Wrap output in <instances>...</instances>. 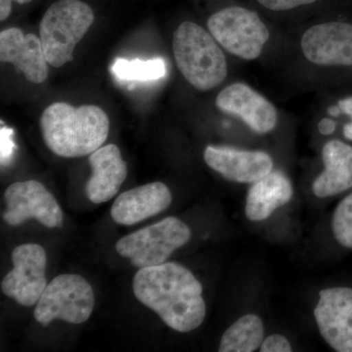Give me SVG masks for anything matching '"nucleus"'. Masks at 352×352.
I'll use <instances>...</instances> for the list:
<instances>
[{"label": "nucleus", "instance_id": "24", "mask_svg": "<svg viewBox=\"0 0 352 352\" xmlns=\"http://www.w3.org/2000/svg\"><path fill=\"white\" fill-rule=\"evenodd\" d=\"M12 131L6 127L1 129V161L2 164L6 163L12 155L13 142L11 139Z\"/></svg>", "mask_w": 352, "mask_h": 352}, {"label": "nucleus", "instance_id": "15", "mask_svg": "<svg viewBox=\"0 0 352 352\" xmlns=\"http://www.w3.org/2000/svg\"><path fill=\"white\" fill-rule=\"evenodd\" d=\"M171 193L162 182H153L124 192L113 201L111 215L116 223L133 226L170 207Z\"/></svg>", "mask_w": 352, "mask_h": 352}, {"label": "nucleus", "instance_id": "23", "mask_svg": "<svg viewBox=\"0 0 352 352\" xmlns=\"http://www.w3.org/2000/svg\"><path fill=\"white\" fill-rule=\"evenodd\" d=\"M291 344L284 336L275 333L263 340L261 346V352H291Z\"/></svg>", "mask_w": 352, "mask_h": 352}, {"label": "nucleus", "instance_id": "2", "mask_svg": "<svg viewBox=\"0 0 352 352\" xmlns=\"http://www.w3.org/2000/svg\"><path fill=\"white\" fill-rule=\"evenodd\" d=\"M41 133L51 152L63 157L92 154L107 140L110 120L94 105L73 107L63 102L51 104L41 118Z\"/></svg>", "mask_w": 352, "mask_h": 352}, {"label": "nucleus", "instance_id": "7", "mask_svg": "<svg viewBox=\"0 0 352 352\" xmlns=\"http://www.w3.org/2000/svg\"><path fill=\"white\" fill-rule=\"evenodd\" d=\"M94 294L85 278L76 274H62L46 286L34 309V318L41 325L54 320L82 324L94 309Z\"/></svg>", "mask_w": 352, "mask_h": 352}, {"label": "nucleus", "instance_id": "8", "mask_svg": "<svg viewBox=\"0 0 352 352\" xmlns=\"http://www.w3.org/2000/svg\"><path fill=\"white\" fill-rule=\"evenodd\" d=\"M7 210L3 214L8 226H18L34 219L39 223L56 228L63 223L64 214L54 196L36 180L16 182L4 193Z\"/></svg>", "mask_w": 352, "mask_h": 352}, {"label": "nucleus", "instance_id": "28", "mask_svg": "<svg viewBox=\"0 0 352 352\" xmlns=\"http://www.w3.org/2000/svg\"><path fill=\"white\" fill-rule=\"evenodd\" d=\"M344 138L352 141V122L347 124L344 127Z\"/></svg>", "mask_w": 352, "mask_h": 352}, {"label": "nucleus", "instance_id": "26", "mask_svg": "<svg viewBox=\"0 0 352 352\" xmlns=\"http://www.w3.org/2000/svg\"><path fill=\"white\" fill-rule=\"evenodd\" d=\"M318 129L323 135H331L336 131V122L330 119L321 120L318 124Z\"/></svg>", "mask_w": 352, "mask_h": 352}, {"label": "nucleus", "instance_id": "21", "mask_svg": "<svg viewBox=\"0 0 352 352\" xmlns=\"http://www.w3.org/2000/svg\"><path fill=\"white\" fill-rule=\"evenodd\" d=\"M332 228L336 240L344 247L352 249V193L336 208Z\"/></svg>", "mask_w": 352, "mask_h": 352}, {"label": "nucleus", "instance_id": "22", "mask_svg": "<svg viewBox=\"0 0 352 352\" xmlns=\"http://www.w3.org/2000/svg\"><path fill=\"white\" fill-rule=\"evenodd\" d=\"M261 6L273 11H286L298 7L308 6L316 0H258Z\"/></svg>", "mask_w": 352, "mask_h": 352}, {"label": "nucleus", "instance_id": "10", "mask_svg": "<svg viewBox=\"0 0 352 352\" xmlns=\"http://www.w3.org/2000/svg\"><path fill=\"white\" fill-rule=\"evenodd\" d=\"M314 310L323 339L339 352H352V288L322 289Z\"/></svg>", "mask_w": 352, "mask_h": 352}, {"label": "nucleus", "instance_id": "4", "mask_svg": "<svg viewBox=\"0 0 352 352\" xmlns=\"http://www.w3.org/2000/svg\"><path fill=\"white\" fill-rule=\"evenodd\" d=\"M94 22L92 9L80 0H59L41 22V41L46 61L60 68L73 61V52Z\"/></svg>", "mask_w": 352, "mask_h": 352}, {"label": "nucleus", "instance_id": "19", "mask_svg": "<svg viewBox=\"0 0 352 352\" xmlns=\"http://www.w3.org/2000/svg\"><path fill=\"white\" fill-rule=\"evenodd\" d=\"M263 321L254 314L241 317L222 336L219 352H252L263 342Z\"/></svg>", "mask_w": 352, "mask_h": 352}, {"label": "nucleus", "instance_id": "17", "mask_svg": "<svg viewBox=\"0 0 352 352\" xmlns=\"http://www.w3.org/2000/svg\"><path fill=\"white\" fill-rule=\"evenodd\" d=\"M322 157L325 168L312 185L314 195L327 198L351 188V146L340 140L328 141L322 150Z\"/></svg>", "mask_w": 352, "mask_h": 352}, {"label": "nucleus", "instance_id": "11", "mask_svg": "<svg viewBox=\"0 0 352 352\" xmlns=\"http://www.w3.org/2000/svg\"><path fill=\"white\" fill-rule=\"evenodd\" d=\"M303 55L320 66L352 67V24L328 22L315 25L303 34Z\"/></svg>", "mask_w": 352, "mask_h": 352}, {"label": "nucleus", "instance_id": "25", "mask_svg": "<svg viewBox=\"0 0 352 352\" xmlns=\"http://www.w3.org/2000/svg\"><path fill=\"white\" fill-rule=\"evenodd\" d=\"M13 1L19 4H25L31 2L32 0H0V20H6L10 15Z\"/></svg>", "mask_w": 352, "mask_h": 352}, {"label": "nucleus", "instance_id": "3", "mask_svg": "<svg viewBox=\"0 0 352 352\" xmlns=\"http://www.w3.org/2000/svg\"><path fill=\"white\" fill-rule=\"evenodd\" d=\"M212 34L192 22L182 23L173 34V55L187 82L208 91L226 80L228 67L223 52Z\"/></svg>", "mask_w": 352, "mask_h": 352}, {"label": "nucleus", "instance_id": "14", "mask_svg": "<svg viewBox=\"0 0 352 352\" xmlns=\"http://www.w3.org/2000/svg\"><path fill=\"white\" fill-rule=\"evenodd\" d=\"M0 60L15 67L18 74L32 83L45 82L48 76L47 61L41 38L25 34L18 28L0 32Z\"/></svg>", "mask_w": 352, "mask_h": 352}, {"label": "nucleus", "instance_id": "9", "mask_svg": "<svg viewBox=\"0 0 352 352\" xmlns=\"http://www.w3.org/2000/svg\"><path fill=\"white\" fill-rule=\"evenodd\" d=\"M11 259L13 270L2 280V292L23 307H31L47 286L46 252L39 245H21L14 249Z\"/></svg>", "mask_w": 352, "mask_h": 352}, {"label": "nucleus", "instance_id": "1", "mask_svg": "<svg viewBox=\"0 0 352 352\" xmlns=\"http://www.w3.org/2000/svg\"><path fill=\"white\" fill-rule=\"evenodd\" d=\"M136 298L156 312L168 327L188 333L200 327L207 308L203 287L184 266L164 263L141 268L133 279Z\"/></svg>", "mask_w": 352, "mask_h": 352}, {"label": "nucleus", "instance_id": "12", "mask_svg": "<svg viewBox=\"0 0 352 352\" xmlns=\"http://www.w3.org/2000/svg\"><path fill=\"white\" fill-rule=\"evenodd\" d=\"M215 105L222 112L237 116L258 133H268L277 124L274 106L245 83H233L222 89Z\"/></svg>", "mask_w": 352, "mask_h": 352}, {"label": "nucleus", "instance_id": "6", "mask_svg": "<svg viewBox=\"0 0 352 352\" xmlns=\"http://www.w3.org/2000/svg\"><path fill=\"white\" fill-rule=\"evenodd\" d=\"M208 28L224 50L249 61L261 56L270 38L258 14L240 6L227 7L214 13L208 18Z\"/></svg>", "mask_w": 352, "mask_h": 352}, {"label": "nucleus", "instance_id": "27", "mask_svg": "<svg viewBox=\"0 0 352 352\" xmlns=\"http://www.w3.org/2000/svg\"><path fill=\"white\" fill-rule=\"evenodd\" d=\"M338 106H339L342 113H346L352 118V96L342 99L338 103Z\"/></svg>", "mask_w": 352, "mask_h": 352}, {"label": "nucleus", "instance_id": "20", "mask_svg": "<svg viewBox=\"0 0 352 352\" xmlns=\"http://www.w3.org/2000/svg\"><path fill=\"white\" fill-rule=\"evenodd\" d=\"M112 71L116 78L124 82H151L166 75V63L162 58L147 61L117 58L113 62Z\"/></svg>", "mask_w": 352, "mask_h": 352}, {"label": "nucleus", "instance_id": "18", "mask_svg": "<svg viewBox=\"0 0 352 352\" xmlns=\"http://www.w3.org/2000/svg\"><path fill=\"white\" fill-rule=\"evenodd\" d=\"M289 178L280 171H271L254 182L245 201V215L252 221L270 217L276 208L288 204L293 197Z\"/></svg>", "mask_w": 352, "mask_h": 352}, {"label": "nucleus", "instance_id": "13", "mask_svg": "<svg viewBox=\"0 0 352 352\" xmlns=\"http://www.w3.org/2000/svg\"><path fill=\"white\" fill-rule=\"evenodd\" d=\"M204 159L210 168L227 180L254 183L272 171L270 155L261 151H245L226 146H208Z\"/></svg>", "mask_w": 352, "mask_h": 352}, {"label": "nucleus", "instance_id": "5", "mask_svg": "<svg viewBox=\"0 0 352 352\" xmlns=\"http://www.w3.org/2000/svg\"><path fill=\"white\" fill-rule=\"evenodd\" d=\"M190 238L189 227L182 220L170 217L124 236L116 243V250L141 270L166 263L173 252L188 243Z\"/></svg>", "mask_w": 352, "mask_h": 352}, {"label": "nucleus", "instance_id": "29", "mask_svg": "<svg viewBox=\"0 0 352 352\" xmlns=\"http://www.w3.org/2000/svg\"><path fill=\"white\" fill-rule=\"evenodd\" d=\"M328 113H330L331 116H333V117H338V116L342 113V111H340L339 106H335V107L329 109Z\"/></svg>", "mask_w": 352, "mask_h": 352}, {"label": "nucleus", "instance_id": "16", "mask_svg": "<svg viewBox=\"0 0 352 352\" xmlns=\"http://www.w3.org/2000/svg\"><path fill=\"white\" fill-rule=\"evenodd\" d=\"M89 164L92 175L85 187L87 198L94 204L110 201L127 176L126 163L119 147L109 144L99 148L90 155Z\"/></svg>", "mask_w": 352, "mask_h": 352}]
</instances>
